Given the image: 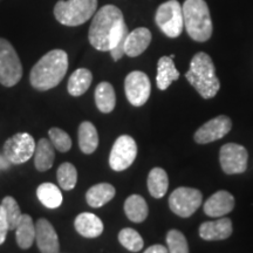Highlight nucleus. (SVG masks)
Instances as JSON below:
<instances>
[{
	"label": "nucleus",
	"instance_id": "obj_1",
	"mask_svg": "<svg viewBox=\"0 0 253 253\" xmlns=\"http://www.w3.org/2000/svg\"><path fill=\"white\" fill-rule=\"evenodd\" d=\"M128 34L121 9L114 5H106L95 13L88 39L95 49L110 52L114 61H119L126 54L125 43Z\"/></svg>",
	"mask_w": 253,
	"mask_h": 253
},
{
	"label": "nucleus",
	"instance_id": "obj_2",
	"mask_svg": "<svg viewBox=\"0 0 253 253\" xmlns=\"http://www.w3.org/2000/svg\"><path fill=\"white\" fill-rule=\"evenodd\" d=\"M68 69V55L62 49L47 53L32 68L31 84L36 89L45 91L58 86Z\"/></svg>",
	"mask_w": 253,
	"mask_h": 253
},
{
	"label": "nucleus",
	"instance_id": "obj_3",
	"mask_svg": "<svg viewBox=\"0 0 253 253\" xmlns=\"http://www.w3.org/2000/svg\"><path fill=\"white\" fill-rule=\"evenodd\" d=\"M185 78L203 99H212L220 88L213 61L207 53L199 52L192 58Z\"/></svg>",
	"mask_w": 253,
	"mask_h": 253
},
{
	"label": "nucleus",
	"instance_id": "obj_4",
	"mask_svg": "<svg viewBox=\"0 0 253 253\" xmlns=\"http://www.w3.org/2000/svg\"><path fill=\"white\" fill-rule=\"evenodd\" d=\"M183 8L184 28L191 39L204 42L212 36V20L204 0H185Z\"/></svg>",
	"mask_w": 253,
	"mask_h": 253
},
{
	"label": "nucleus",
	"instance_id": "obj_5",
	"mask_svg": "<svg viewBox=\"0 0 253 253\" xmlns=\"http://www.w3.org/2000/svg\"><path fill=\"white\" fill-rule=\"evenodd\" d=\"M97 0H60L54 7L56 20L65 26H80L93 17Z\"/></svg>",
	"mask_w": 253,
	"mask_h": 253
},
{
	"label": "nucleus",
	"instance_id": "obj_6",
	"mask_svg": "<svg viewBox=\"0 0 253 253\" xmlns=\"http://www.w3.org/2000/svg\"><path fill=\"white\" fill-rule=\"evenodd\" d=\"M23 66L14 47L7 40L0 38V84L13 87L21 80Z\"/></svg>",
	"mask_w": 253,
	"mask_h": 253
},
{
	"label": "nucleus",
	"instance_id": "obj_7",
	"mask_svg": "<svg viewBox=\"0 0 253 253\" xmlns=\"http://www.w3.org/2000/svg\"><path fill=\"white\" fill-rule=\"evenodd\" d=\"M157 26L169 38H177L181 36L184 28L183 8L177 0H168L163 2L156 11Z\"/></svg>",
	"mask_w": 253,
	"mask_h": 253
},
{
	"label": "nucleus",
	"instance_id": "obj_8",
	"mask_svg": "<svg viewBox=\"0 0 253 253\" xmlns=\"http://www.w3.org/2000/svg\"><path fill=\"white\" fill-rule=\"evenodd\" d=\"M202 199H203V196L199 190L182 186V188H177L170 195L169 207L177 216L188 218L192 216L201 207Z\"/></svg>",
	"mask_w": 253,
	"mask_h": 253
},
{
	"label": "nucleus",
	"instance_id": "obj_9",
	"mask_svg": "<svg viewBox=\"0 0 253 253\" xmlns=\"http://www.w3.org/2000/svg\"><path fill=\"white\" fill-rule=\"evenodd\" d=\"M36 141L27 132H18L4 144V155L11 164H23L31 160L36 151Z\"/></svg>",
	"mask_w": 253,
	"mask_h": 253
},
{
	"label": "nucleus",
	"instance_id": "obj_10",
	"mask_svg": "<svg viewBox=\"0 0 253 253\" xmlns=\"http://www.w3.org/2000/svg\"><path fill=\"white\" fill-rule=\"evenodd\" d=\"M137 145L131 136L122 135L114 143L109 155V166L114 171H123L134 163Z\"/></svg>",
	"mask_w": 253,
	"mask_h": 253
},
{
	"label": "nucleus",
	"instance_id": "obj_11",
	"mask_svg": "<svg viewBox=\"0 0 253 253\" xmlns=\"http://www.w3.org/2000/svg\"><path fill=\"white\" fill-rule=\"evenodd\" d=\"M126 96L132 106L141 107L147 102L151 93V84L148 75L135 71L126 75L125 81Z\"/></svg>",
	"mask_w": 253,
	"mask_h": 253
},
{
	"label": "nucleus",
	"instance_id": "obj_12",
	"mask_svg": "<svg viewBox=\"0 0 253 253\" xmlns=\"http://www.w3.org/2000/svg\"><path fill=\"white\" fill-rule=\"evenodd\" d=\"M248 150L243 145L227 143L220 148V167L227 175L244 172L248 168Z\"/></svg>",
	"mask_w": 253,
	"mask_h": 253
},
{
	"label": "nucleus",
	"instance_id": "obj_13",
	"mask_svg": "<svg viewBox=\"0 0 253 253\" xmlns=\"http://www.w3.org/2000/svg\"><path fill=\"white\" fill-rule=\"evenodd\" d=\"M231 128H232V122L227 116H217V118L204 123L196 131L195 141L199 144L211 143V142L223 138L231 130Z\"/></svg>",
	"mask_w": 253,
	"mask_h": 253
},
{
	"label": "nucleus",
	"instance_id": "obj_14",
	"mask_svg": "<svg viewBox=\"0 0 253 253\" xmlns=\"http://www.w3.org/2000/svg\"><path fill=\"white\" fill-rule=\"evenodd\" d=\"M36 240L41 253H59L60 244L56 231L45 218L37 221Z\"/></svg>",
	"mask_w": 253,
	"mask_h": 253
},
{
	"label": "nucleus",
	"instance_id": "obj_15",
	"mask_svg": "<svg viewBox=\"0 0 253 253\" xmlns=\"http://www.w3.org/2000/svg\"><path fill=\"white\" fill-rule=\"evenodd\" d=\"M235 208V198L230 192L220 190L205 202L204 212L210 217H223Z\"/></svg>",
	"mask_w": 253,
	"mask_h": 253
},
{
	"label": "nucleus",
	"instance_id": "obj_16",
	"mask_svg": "<svg viewBox=\"0 0 253 253\" xmlns=\"http://www.w3.org/2000/svg\"><path fill=\"white\" fill-rule=\"evenodd\" d=\"M232 235V221L230 218H220L214 221H205L199 226V236L204 240H223Z\"/></svg>",
	"mask_w": 253,
	"mask_h": 253
},
{
	"label": "nucleus",
	"instance_id": "obj_17",
	"mask_svg": "<svg viewBox=\"0 0 253 253\" xmlns=\"http://www.w3.org/2000/svg\"><path fill=\"white\" fill-rule=\"evenodd\" d=\"M151 42V32L145 27L136 28L128 34L125 43L126 55L136 58L141 55Z\"/></svg>",
	"mask_w": 253,
	"mask_h": 253
},
{
	"label": "nucleus",
	"instance_id": "obj_18",
	"mask_svg": "<svg viewBox=\"0 0 253 253\" xmlns=\"http://www.w3.org/2000/svg\"><path fill=\"white\" fill-rule=\"evenodd\" d=\"M75 230L79 235L86 238H96L102 235L103 223L96 214L90 212L80 213L75 218L74 221Z\"/></svg>",
	"mask_w": 253,
	"mask_h": 253
},
{
	"label": "nucleus",
	"instance_id": "obj_19",
	"mask_svg": "<svg viewBox=\"0 0 253 253\" xmlns=\"http://www.w3.org/2000/svg\"><path fill=\"white\" fill-rule=\"evenodd\" d=\"M179 79V72L177 71L173 59L170 56H162L157 63L156 82L158 89L166 90L173 81Z\"/></svg>",
	"mask_w": 253,
	"mask_h": 253
},
{
	"label": "nucleus",
	"instance_id": "obj_20",
	"mask_svg": "<svg viewBox=\"0 0 253 253\" xmlns=\"http://www.w3.org/2000/svg\"><path fill=\"white\" fill-rule=\"evenodd\" d=\"M55 160L54 145L52 142L41 138L36 145L34 151V166L39 171H47L53 167Z\"/></svg>",
	"mask_w": 253,
	"mask_h": 253
},
{
	"label": "nucleus",
	"instance_id": "obj_21",
	"mask_svg": "<svg viewBox=\"0 0 253 253\" xmlns=\"http://www.w3.org/2000/svg\"><path fill=\"white\" fill-rule=\"evenodd\" d=\"M15 238L20 249L27 250L36 240V225L30 214H23L15 227Z\"/></svg>",
	"mask_w": 253,
	"mask_h": 253
},
{
	"label": "nucleus",
	"instance_id": "obj_22",
	"mask_svg": "<svg viewBox=\"0 0 253 253\" xmlns=\"http://www.w3.org/2000/svg\"><path fill=\"white\" fill-rule=\"evenodd\" d=\"M115 196V188L109 183H100L88 190L86 201L91 208H101L112 201Z\"/></svg>",
	"mask_w": 253,
	"mask_h": 253
},
{
	"label": "nucleus",
	"instance_id": "obj_23",
	"mask_svg": "<svg viewBox=\"0 0 253 253\" xmlns=\"http://www.w3.org/2000/svg\"><path fill=\"white\" fill-rule=\"evenodd\" d=\"M99 145V135L93 123L84 121L79 126V147L84 154H93Z\"/></svg>",
	"mask_w": 253,
	"mask_h": 253
},
{
	"label": "nucleus",
	"instance_id": "obj_24",
	"mask_svg": "<svg viewBox=\"0 0 253 253\" xmlns=\"http://www.w3.org/2000/svg\"><path fill=\"white\" fill-rule=\"evenodd\" d=\"M95 103L101 113H112L116 104L115 90L109 82H101L95 89Z\"/></svg>",
	"mask_w": 253,
	"mask_h": 253
},
{
	"label": "nucleus",
	"instance_id": "obj_25",
	"mask_svg": "<svg viewBox=\"0 0 253 253\" xmlns=\"http://www.w3.org/2000/svg\"><path fill=\"white\" fill-rule=\"evenodd\" d=\"M93 81V74L89 69L79 68L71 75L68 80L67 89L72 96H81L88 90Z\"/></svg>",
	"mask_w": 253,
	"mask_h": 253
},
{
	"label": "nucleus",
	"instance_id": "obj_26",
	"mask_svg": "<svg viewBox=\"0 0 253 253\" xmlns=\"http://www.w3.org/2000/svg\"><path fill=\"white\" fill-rule=\"evenodd\" d=\"M125 212L126 217L134 223H142L148 217V205L143 197L138 195H131L126 198L125 203Z\"/></svg>",
	"mask_w": 253,
	"mask_h": 253
},
{
	"label": "nucleus",
	"instance_id": "obj_27",
	"mask_svg": "<svg viewBox=\"0 0 253 253\" xmlns=\"http://www.w3.org/2000/svg\"><path fill=\"white\" fill-rule=\"evenodd\" d=\"M37 196L43 207L48 209H56L62 204V194L55 184L43 183L37 189Z\"/></svg>",
	"mask_w": 253,
	"mask_h": 253
},
{
	"label": "nucleus",
	"instance_id": "obj_28",
	"mask_svg": "<svg viewBox=\"0 0 253 253\" xmlns=\"http://www.w3.org/2000/svg\"><path fill=\"white\" fill-rule=\"evenodd\" d=\"M169 179L162 168H154L148 176V189L154 198H162L167 194Z\"/></svg>",
	"mask_w": 253,
	"mask_h": 253
},
{
	"label": "nucleus",
	"instance_id": "obj_29",
	"mask_svg": "<svg viewBox=\"0 0 253 253\" xmlns=\"http://www.w3.org/2000/svg\"><path fill=\"white\" fill-rule=\"evenodd\" d=\"M58 182L63 190H73L78 182V171L71 163H62L58 169Z\"/></svg>",
	"mask_w": 253,
	"mask_h": 253
},
{
	"label": "nucleus",
	"instance_id": "obj_30",
	"mask_svg": "<svg viewBox=\"0 0 253 253\" xmlns=\"http://www.w3.org/2000/svg\"><path fill=\"white\" fill-rule=\"evenodd\" d=\"M119 242L122 246H125L126 250L131 252H138L143 249V239L140 233L134 229H123L119 233Z\"/></svg>",
	"mask_w": 253,
	"mask_h": 253
},
{
	"label": "nucleus",
	"instance_id": "obj_31",
	"mask_svg": "<svg viewBox=\"0 0 253 253\" xmlns=\"http://www.w3.org/2000/svg\"><path fill=\"white\" fill-rule=\"evenodd\" d=\"M1 207L5 211L6 218H7L8 229L15 230L19 220H20L21 216H23V213H21L20 208H19L17 201H15L13 197H11V196H7V197H5L4 199H2Z\"/></svg>",
	"mask_w": 253,
	"mask_h": 253
},
{
	"label": "nucleus",
	"instance_id": "obj_32",
	"mask_svg": "<svg viewBox=\"0 0 253 253\" xmlns=\"http://www.w3.org/2000/svg\"><path fill=\"white\" fill-rule=\"evenodd\" d=\"M167 244L169 253H189V246L181 231L170 230L167 235Z\"/></svg>",
	"mask_w": 253,
	"mask_h": 253
},
{
	"label": "nucleus",
	"instance_id": "obj_33",
	"mask_svg": "<svg viewBox=\"0 0 253 253\" xmlns=\"http://www.w3.org/2000/svg\"><path fill=\"white\" fill-rule=\"evenodd\" d=\"M48 135L50 142L56 150L61 151V153H67L68 150H71L72 138L65 130L60 128H52L49 129Z\"/></svg>",
	"mask_w": 253,
	"mask_h": 253
},
{
	"label": "nucleus",
	"instance_id": "obj_34",
	"mask_svg": "<svg viewBox=\"0 0 253 253\" xmlns=\"http://www.w3.org/2000/svg\"><path fill=\"white\" fill-rule=\"evenodd\" d=\"M8 231L9 229H8L7 218H6L4 209H2L1 205H0V245L5 242Z\"/></svg>",
	"mask_w": 253,
	"mask_h": 253
},
{
	"label": "nucleus",
	"instance_id": "obj_35",
	"mask_svg": "<svg viewBox=\"0 0 253 253\" xmlns=\"http://www.w3.org/2000/svg\"><path fill=\"white\" fill-rule=\"evenodd\" d=\"M144 253H168V249L163 245H153L145 250Z\"/></svg>",
	"mask_w": 253,
	"mask_h": 253
},
{
	"label": "nucleus",
	"instance_id": "obj_36",
	"mask_svg": "<svg viewBox=\"0 0 253 253\" xmlns=\"http://www.w3.org/2000/svg\"><path fill=\"white\" fill-rule=\"evenodd\" d=\"M11 167V163L8 162L7 158L4 154H0V170H7Z\"/></svg>",
	"mask_w": 253,
	"mask_h": 253
}]
</instances>
